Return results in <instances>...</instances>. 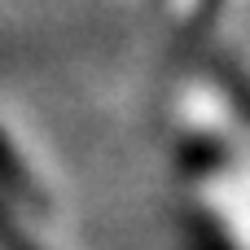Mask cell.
Here are the masks:
<instances>
[{
    "instance_id": "cell-1",
    "label": "cell",
    "mask_w": 250,
    "mask_h": 250,
    "mask_svg": "<svg viewBox=\"0 0 250 250\" xmlns=\"http://www.w3.org/2000/svg\"><path fill=\"white\" fill-rule=\"evenodd\" d=\"M0 193L13 202V207H26V211H48L53 202H48V193L35 185V176H31V167H26V158L13 149V141L4 136V127H0Z\"/></svg>"
},
{
    "instance_id": "cell-2",
    "label": "cell",
    "mask_w": 250,
    "mask_h": 250,
    "mask_svg": "<svg viewBox=\"0 0 250 250\" xmlns=\"http://www.w3.org/2000/svg\"><path fill=\"white\" fill-rule=\"evenodd\" d=\"M207 75H211V83L229 97V105L242 114V123H250V75H246V66H242L233 53H211V57H207Z\"/></svg>"
},
{
    "instance_id": "cell-3",
    "label": "cell",
    "mask_w": 250,
    "mask_h": 250,
    "mask_svg": "<svg viewBox=\"0 0 250 250\" xmlns=\"http://www.w3.org/2000/svg\"><path fill=\"white\" fill-rule=\"evenodd\" d=\"M0 250H40L35 242H31V233L18 224V215L0 202Z\"/></svg>"
},
{
    "instance_id": "cell-4",
    "label": "cell",
    "mask_w": 250,
    "mask_h": 250,
    "mask_svg": "<svg viewBox=\"0 0 250 250\" xmlns=\"http://www.w3.org/2000/svg\"><path fill=\"white\" fill-rule=\"evenodd\" d=\"M220 158H229V154H224V149H220V145H211V141H202V136H193V141H189V145H185V163H189V167H198V171H202V167H207V163H211V167H215V163H220Z\"/></svg>"
},
{
    "instance_id": "cell-5",
    "label": "cell",
    "mask_w": 250,
    "mask_h": 250,
    "mask_svg": "<svg viewBox=\"0 0 250 250\" xmlns=\"http://www.w3.org/2000/svg\"><path fill=\"white\" fill-rule=\"evenodd\" d=\"M207 4H211V9H220V0H207Z\"/></svg>"
}]
</instances>
